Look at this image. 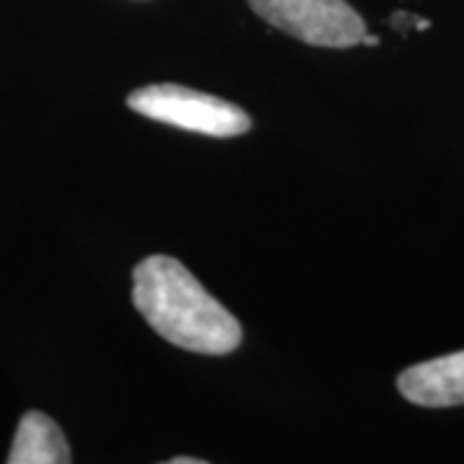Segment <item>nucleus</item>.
<instances>
[{"mask_svg":"<svg viewBox=\"0 0 464 464\" xmlns=\"http://www.w3.org/2000/svg\"><path fill=\"white\" fill-rule=\"evenodd\" d=\"M132 302L152 331L183 351L225 356L243 341L230 310L170 256H150L137 264Z\"/></svg>","mask_w":464,"mask_h":464,"instance_id":"1","label":"nucleus"},{"mask_svg":"<svg viewBox=\"0 0 464 464\" xmlns=\"http://www.w3.org/2000/svg\"><path fill=\"white\" fill-rule=\"evenodd\" d=\"M127 103L132 111L160 124L209 137H237L250 130L248 114L235 103L176 83L140 88L127 99Z\"/></svg>","mask_w":464,"mask_h":464,"instance_id":"2","label":"nucleus"},{"mask_svg":"<svg viewBox=\"0 0 464 464\" xmlns=\"http://www.w3.org/2000/svg\"><path fill=\"white\" fill-rule=\"evenodd\" d=\"M248 5L271 24L304 44L346 50L362 44L364 18L346 0H248Z\"/></svg>","mask_w":464,"mask_h":464,"instance_id":"3","label":"nucleus"},{"mask_svg":"<svg viewBox=\"0 0 464 464\" xmlns=\"http://www.w3.org/2000/svg\"><path fill=\"white\" fill-rule=\"evenodd\" d=\"M398 390L402 398L423 408L464 405V351L408 366L400 372Z\"/></svg>","mask_w":464,"mask_h":464,"instance_id":"4","label":"nucleus"},{"mask_svg":"<svg viewBox=\"0 0 464 464\" xmlns=\"http://www.w3.org/2000/svg\"><path fill=\"white\" fill-rule=\"evenodd\" d=\"M70 447L63 429L50 415L29 411L18 420L16 439L8 454V464H67Z\"/></svg>","mask_w":464,"mask_h":464,"instance_id":"5","label":"nucleus"},{"mask_svg":"<svg viewBox=\"0 0 464 464\" xmlns=\"http://www.w3.org/2000/svg\"><path fill=\"white\" fill-rule=\"evenodd\" d=\"M390 24H392V29H398V32L408 34L411 29H429L431 26V21H426V18H418V16H411V14H405V11H398L395 16L390 18Z\"/></svg>","mask_w":464,"mask_h":464,"instance_id":"6","label":"nucleus"},{"mask_svg":"<svg viewBox=\"0 0 464 464\" xmlns=\"http://www.w3.org/2000/svg\"><path fill=\"white\" fill-rule=\"evenodd\" d=\"M362 44H366V47H377V44H380V39H377V36H372V34H364Z\"/></svg>","mask_w":464,"mask_h":464,"instance_id":"7","label":"nucleus"},{"mask_svg":"<svg viewBox=\"0 0 464 464\" xmlns=\"http://www.w3.org/2000/svg\"><path fill=\"white\" fill-rule=\"evenodd\" d=\"M170 464H201V459H197V457H188V459L176 457V459H170Z\"/></svg>","mask_w":464,"mask_h":464,"instance_id":"8","label":"nucleus"}]
</instances>
